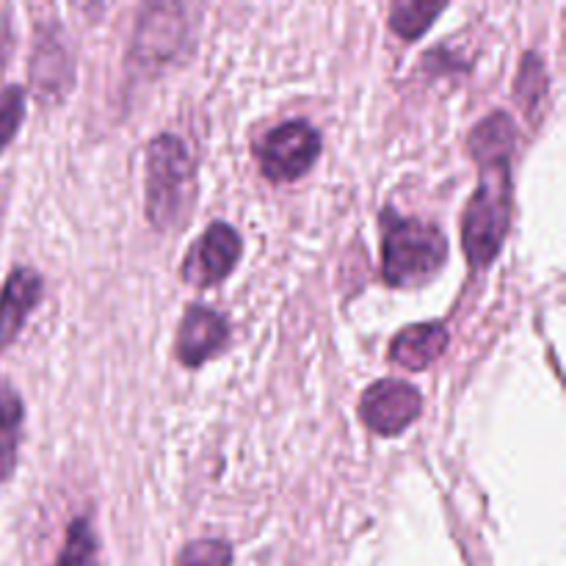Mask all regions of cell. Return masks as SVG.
Masks as SVG:
<instances>
[{
    "instance_id": "obj_16",
    "label": "cell",
    "mask_w": 566,
    "mask_h": 566,
    "mask_svg": "<svg viewBox=\"0 0 566 566\" xmlns=\"http://www.w3.org/2000/svg\"><path fill=\"white\" fill-rule=\"evenodd\" d=\"M232 551L227 542L221 539H199L186 545L180 553V564L177 566H230Z\"/></svg>"
},
{
    "instance_id": "obj_3",
    "label": "cell",
    "mask_w": 566,
    "mask_h": 566,
    "mask_svg": "<svg viewBox=\"0 0 566 566\" xmlns=\"http://www.w3.org/2000/svg\"><path fill=\"white\" fill-rule=\"evenodd\" d=\"M144 213L160 232L182 227L193 208V160L186 144L171 133L153 138L147 149Z\"/></svg>"
},
{
    "instance_id": "obj_4",
    "label": "cell",
    "mask_w": 566,
    "mask_h": 566,
    "mask_svg": "<svg viewBox=\"0 0 566 566\" xmlns=\"http://www.w3.org/2000/svg\"><path fill=\"white\" fill-rule=\"evenodd\" d=\"M263 177L271 182H293L307 175L321 155V133L310 122L291 119L265 133L254 144Z\"/></svg>"
},
{
    "instance_id": "obj_14",
    "label": "cell",
    "mask_w": 566,
    "mask_h": 566,
    "mask_svg": "<svg viewBox=\"0 0 566 566\" xmlns=\"http://www.w3.org/2000/svg\"><path fill=\"white\" fill-rule=\"evenodd\" d=\"M547 94V72H545V64H542V59L536 53H528L523 59V64H520V75H517V92H514V97H517V103L523 105L525 111H531V114H536V108L542 105V99H545Z\"/></svg>"
},
{
    "instance_id": "obj_10",
    "label": "cell",
    "mask_w": 566,
    "mask_h": 566,
    "mask_svg": "<svg viewBox=\"0 0 566 566\" xmlns=\"http://www.w3.org/2000/svg\"><path fill=\"white\" fill-rule=\"evenodd\" d=\"M468 147L475 164H484L492 158H512L514 147H517V125L509 114L495 111L470 133Z\"/></svg>"
},
{
    "instance_id": "obj_12",
    "label": "cell",
    "mask_w": 566,
    "mask_h": 566,
    "mask_svg": "<svg viewBox=\"0 0 566 566\" xmlns=\"http://www.w3.org/2000/svg\"><path fill=\"white\" fill-rule=\"evenodd\" d=\"M446 11L442 3H396L390 11V28L401 39L412 42L431 28V22Z\"/></svg>"
},
{
    "instance_id": "obj_1",
    "label": "cell",
    "mask_w": 566,
    "mask_h": 566,
    "mask_svg": "<svg viewBox=\"0 0 566 566\" xmlns=\"http://www.w3.org/2000/svg\"><path fill=\"white\" fill-rule=\"evenodd\" d=\"M479 166L481 180L462 216V249L473 271L495 263L512 227L514 208L512 158H492Z\"/></svg>"
},
{
    "instance_id": "obj_6",
    "label": "cell",
    "mask_w": 566,
    "mask_h": 566,
    "mask_svg": "<svg viewBox=\"0 0 566 566\" xmlns=\"http://www.w3.org/2000/svg\"><path fill=\"white\" fill-rule=\"evenodd\" d=\"M241 252V235L230 224H210L182 260V282L191 287L219 285L232 274Z\"/></svg>"
},
{
    "instance_id": "obj_9",
    "label": "cell",
    "mask_w": 566,
    "mask_h": 566,
    "mask_svg": "<svg viewBox=\"0 0 566 566\" xmlns=\"http://www.w3.org/2000/svg\"><path fill=\"white\" fill-rule=\"evenodd\" d=\"M448 329L442 324H415L390 343V359L403 370H426L446 354Z\"/></svg>"
},
{
    "instance_id": "obj_8",
    "label": "cell",
    "mask_w": 566,
    "mask_h": 566,
    "mask_svg": "<svg viewBox=\"0 0 566 566\" xmlns=\"http://www.w3.org/2000/svg\"><path fill=\"white\" fill-rule=\"evenodd\" d=\"M42 276L25 265L6 276L0 291V352H6L20 337L31 310L42 302Z\"/></svg>"
},
{
    "instance_id": "obj_5",
    "label": "cell",
    "mask_w": 566,
    "mask_h": 566,
    "mask_svg": "<svg viewBox=\"0 0 566 566\" xmlns=\"http://www.w3.org/2000/svg\"><path fill=\"white\" fill-rule=\"evenodd\" d=\"M423 412V398L409 381L381 379L359 398V418L374 434L398 437Z\"/></svg>"
},
{
    "instance_id": "obj_13",
    "label": "cell",
    "mask_w": 566,
    "mask_h": 566,
    "mask_svg": "<svg viewBox=\"0 0 566 566\" xmlns=\"http://www.w3.org/2000/svg\"><path fill=\"white\" fill-rule=\"evenodd\" d=\"M53 566H97V536H94L92 523L86 517L72 520L64 551Z\"/></svg>"
},
{
    "instance_id": "obj_2",
    "label": "cell",
    "mask_w": 566,
    "mask_h": 566,
    "mask_svg": "<svg viewBox=\"0 0 566 566\" xmlns=\"http://www.w3.org/2000/svg\"><path fill=\"white\" fill-rule=\"evenodd\" d=\"M448 260V238L431 221L381 210V276L390 287H423Z\"/></svg>"
},
{
    "instance_id": "obj_15",
    "label": "cell",
    "mask_w": 566,
    "mask_h": 566,
    "mask_svg": "<svg viewBox=\"0 0 566 566\" xmlns=\"http://www.w3.org/2000/svg\"><path fill=\"white\" fill-rule=\"evenodd\" d=\"M25 119V94L20 86H9L0 92V153L14 142Z\"/></svg>"
},
{
    "instance_id": "obj_11",
    "label": "cell",
    "mask_w": 566,
    "mask_h": 566,
    "mask_svg": "<svg viewBox=\"0 0 566 566\" xmlns=\"http://www.w3.org/2000/svg\"><path fill=\"white\" fill-rule=\"evenodd\" d=\"M22 409L20 396L6 379H0V484L11 479L17 464V451H20L22 434Z\"/></svg>"
},
{
    "instance_id": "obj_7",
    "label": "cell",
    "mask_w": 566,
    "mask_h": 566,
    "mask_svg": "<svg viewBox=\"0 0 566 566\" xmlns=\"http://www.w3.org/2000/svg\"><path fill=\"white\" fill-rule=\"evenodd\" d=\"M230 343V324L224 315L208 307H193L186 310L180 326H177V340L175 354L186 368H199L216 354H221Z\"/></svg>"
}]
</instances>
